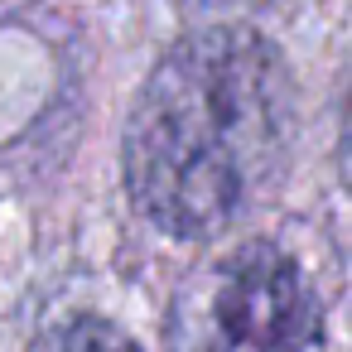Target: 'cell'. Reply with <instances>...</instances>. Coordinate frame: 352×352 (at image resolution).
I'll return each instance as SVG.
<instances>
[{"label":"cell","instance_id":"6da1fadb","mask_svg":"<svg viewBox=\"0 0 352 352\" xmlns=\"http://www.w3.org/2000/svg\"><path fill=\"white\" fill-rule=\"evenodd\" d=\"M294 82L280 49L241 25L179 39L126 121V188L169 236L222 232L285 164Z\"/></svg>","mask_w":352,"mask_h":352},{"label":"cell","instance_id":"7a4b0ae2","mask_svg":"<svg viewBox=\"0 0 352 352\" xmlns=\"http://www.w3.org/2000/svg\"><path fill=\"white\" fill-rule=\"evenodd\" d=\"M314 289L270 241H246L198 265L169 314V352H314Z\"/></svg>","mask_w":352,"mask_h":352},{"label":"cell","instance_id":"277c9868","mask_svg":"<svg viewBox=\"0 0 352 352\" xmlns=\"http://www.w3.org/2000/svg\"><path fill=\"white\" fill-rule=\"evenodd\" d=\"M338 164H342V179L352 188V102H347V116H342V140H338Z\"/></svg>","mask_w":352,"mask_h":352},{"label":"cell","instance_id":"3957f363","mask_svg":"<svg viewBox=\"0 0 352 352\" xmlns=\"http://www.w3.org/2000/svg\"><path fill=\"white\" fill-rule=\"evenodd\" d=\"M49 352H140V347H135V338H126L107 318H73L68 328L54 333Z\"/></svg>","mask_w":352,"mask_h":352}]
</instances>
